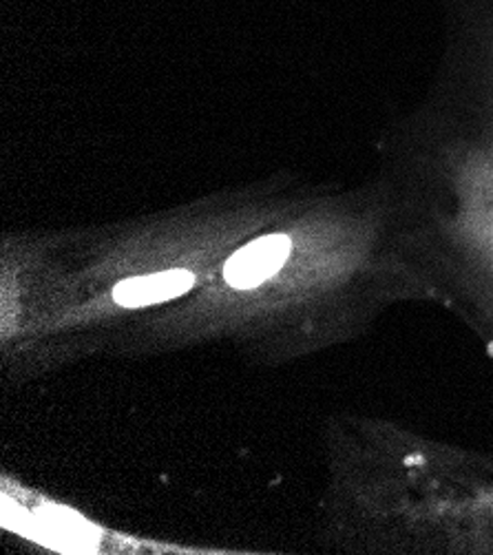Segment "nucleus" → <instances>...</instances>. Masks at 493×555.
Segmentation results:
<instances>
[{"label": "nucleus", "mask_w": 493, "mask_h": 555, "mask_svg": "<svg viewBox=\"0 0 493 555\" xmlns=\"http://www.w3.org/2000/svg\"><path fill=\"white\" fill-rule=\"evenodd\" d=\"M290 240L286 235L261 237L237 250L224 268L226 282L235 288H255L277 274L290 255Z\"/></svg>", "instance_id": "nucleus-1"}, {"label": "nucleus", "mask_w": 493, "mask_h": 555, "mask_svg": "<svg viewBox=\"0 0 493 555\" xmlns=\"http://www.w3.org/2000/svg\"><path fill=\"white\" fill-rule=\"evenodd\" d=\"M195 284L189 270H167L146 276H133L116 286L114 299L125 308H144L186 295Z\"/></svg>", "instance_id": "nucleus-2"}]
</instances>
